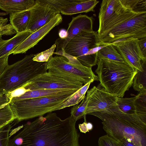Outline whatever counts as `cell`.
Masks as SVG:
<instances>
[{
	"label": "cell",
	"instance_id": "cell-14",
	"mask_svg": "<svg viewBox=\"0 0 146 146\" xmlns=\"http://www.w3.org/2000/svg\"><path fill=\"white\" fill-rule=\"evenodd\" d=\"M62 17L60 13L56 15L46 25L33 33L25 40L9 53L13 55L25 53L33 47L55 26L61 23Z\"/></svg>",
	"mask_w": 146,
	"mask_h": 146
},
{
	"label": "cell",
	"instance_id": "cell-39",
	"mask_svg": "<svg viewBox=\"0 0 146 146\" xmlns=\"http://www.w3.org/2000/svg\"><path fill=\"white\" fill-rule=\"evenodd\" d=\"M87 127L88 131H90L92 129L93 126L92 123L90 122H88L87 123Z\"/></svg>",
	"mask_w": 146,
	"mask_h": 146
},
{
	"label": "cell",
	"instance_id": "cell-25",
	"mask_svg": "<svg viewBox=\"0 0 146 146\" xmlns=\"http://www.w3.org/2000/svg\"><path fill=\"white\" fill-rule=\"evenodd\" d=\"M137 98L136 95L131 98H118L117 104L120 110L125 113L133 114L135 113V102Z\"/></svg>",
	"mask_w": 146,
	"mask_h": 146
},
{
	"label": "cell",
	"instance_id": "cell-4",
	"mask_svg": "<svg viewBox=\"0 0 146 146\" xmlns=\"http://www.w3.org/2000/svg\"><path fill=\"white\" fill-rule=\"evenodd\" d=\"M35 54L26 55L22 59L6 66L0 75V94L6 96L23 87L37 76L47 72V62L34 61Z\"/></svg>",
	"mask_w": 146,
	"mask_h": 146
},
{
	"label": "cell",
	"instance_id": "cell-29",
	"mask_svg": "<svg viewBox=\"0 0 146 146\" xmlns=\"http://www.w3.org/2000/svg\"><path fill=\"white\" fill-rule=\"evenodd\" d=\"M11 123L0 129V146H7L9 139L15 134Z\"/></svg>",
	"mask_w": 146,
	"mask_h": 146
},
{
	"label": "cell",
	"instance_id": "cell-28",
	"mask_svg": "<svg viewBox=\"0 0 146 146\" xmlns=\"http://www.w3.org/2000/svg\"><path fill=\"white\" fill-rule=\"evenodd\" d=\"M87 103V101L86 96L80 104L73 106L71 109L70 116L76 121L86 116L85 111Z\"/></svg>",
	"mask_w": 146,
	"mask_h": 146
},
{
	"label": "cell",
	"instance_id": "cell-7",
	"mask_svg": "<svg viewBox=\"0 0 146 146\" xmlns=\"http://www.w3.org/2000/svg\"><path fill=\"white\" fill-rule=\"evenodd\" d=\"M100 45L97 31H82L73 37L63 49L66 54L75 57L83 65L90 68L97 64V53L86 56L91 49Z\"/></svg>",
	"mask_w": 146,
	"mask_h": 146
},
{
	"label": "cell",
	"instance_id": "cell-13",
	"mask_svg": "<svg viewBox=\"0 0 146 146\" xmlns=\"http://www.w3.org/2000/svg\"><path fill=\"white\" fill-rule=\"evenodd\" d=\"M30 17L27 30L33 33L43 27L58 13L42 0H36L30 9Z\"/></svg>",
	"mask_w": 146,
	"mask_h": 146
},
{
	"label": "cell",
	"instance_id": "cell-38",
	"mask_svg": "<svg viewBox=\"0 0 146 146\" xmlns=\"http://www.w3.org/2000/svg\"><path fill=\"white\" fill-rule=\"evenodd\" d=\"M58 35L60 38L64 39L68 36V33L66 30L64 29H60L58 32Z\"/></svg>",
	"mask_w": 146,
	"mask_h": 146
},
{
	"label": "cell",
	"instance_id": "cell-10",
	"mask_svg": "<svg viewBox=\"0 0 146 146\" xmlns=\"http://www.w3.org/2000/svg\"><path fill=\"white\" fill-rule=\"evenodd\" d=\"M46 68L56 69L74 75L79 78L84 85L98 80V76L94 74L92 68L85 66L80 62L71 63L62 56L52 57L46 63Z\"/></svg>",
	"mask_w": 146,
	"mask_h": 146
},
{
	"label": "cell",
	"instance_id": "cell-5",
	"mask_svg": "<svg viewBox=\"0 0 146 146\" xmlns=\"http://www.w3.org/2000/svg\"><path fill=\"white\" fill-rule=\"evenodd\" d=\"M74 93L11 100L9 104L19 122L61 110L62 104Z\"/></svg>",
	"mask_w": 146,
	"mask_h": 146
},
{
	"label": "cell",
	"instance_id": "cell-32",
	"mask_svg": "<svg viewBox=\"0 0 146 146\" xmlns=\"http://www.w3.org/2000/svg\"><path fill=\"white\" fill-rule=\"evenodd\" d=\"M98 143V146H121L117 141L107 135L100 137Z\"/></svg>",
	"mask_w": 146,
	"mask_h": 146
},
{
	"label": "cell",
	"instance_id": "cell-8",
	"mask_svg": "<svg viewBox=\"0 0 146 146\" xmlns=\"http://www.w3.org/2000/svg\"><path fill=\"white\" fill-rule=\"evenodd\" d=\"M146 37V13L130 19L119 25L98 40L100 43H111L120 39Z\"/></svg>",
	"mask_w": 146,
	"mask_h": 146
},
{
	"label": "cell",
	"instance_id": "cell-15",
	"mask_svg": "<svg viewBox=\"0 0 146 146\" xmlns=\"http://www.w3.org/2000/svg\"><path fill=\"white\" fill-rule=\"evenodd\" d=\"M93 18L86 15L80 14L73 17L71 21L68 24L67 31V38L64 39L58 38L56 40V52L63 49L67 43L73 37L80 32L84 31H93Z\"/></svg>",
	"mask_w": 146,
	"mask_h": 146
},
{
	"label": "cell",
	"instance_id": "cell-1",
	"mask_svg": "<svg viewBox=\"0 0 146 146\" xmlns=\"http://www.w3.org/2000/svg\"><path fill=\"white\" fill-rule=\"evenodd\" d=\"M76 122L71 116L62 120L48 113L23 125L7 146H80Z\"/></svg>",
	"mask_w": 146,
	"mask_h": 146
},
{
	"label": "cell",
	"instance_id": "cell-22",
	"mask_svg": "<svg viewBox=\"0 0 146 146\" xmlns=\"http://www.w3.org/2000/svg\"><path fill=\"white\" fill-rule=\"evenodd\" d=\"M91 83L90 82L84 85L71 96L62 104L61 109L78 104L86 97L85 94Z\"/></svg>",
	"mask_w": 146,
	"mask_h": 146
},
{
	"label": "cell",
	"instance_id": "cell-3",
	"mask_svg": "<svg viewBox=\"0 0 146 146\" xmlns=\"http://www.w3.org/2000/svg\"><path fill=\"white\" fill-rule=\"evenodd\" d=\"M95 72L100 85L108 92L123 98L132 86L137 70L125 62H115L106 58H98Z\"/></svg>",
	"mask_w": 146,
	"mask_h": 146
},
{
	"label": "cell",
	"instance_id": "cell-36",
	"mask_svg": "<svg viewBox=\"0 0 146 146\" xmlns=\"http://www.w3.org/2000/svg\"><path fill=\"white\" fill-rule=\"evenodd\" d=\"M84 122L83 123L78 125V128L80 131L85 133L89 131L87 127V122L86 119V116L84 117Z\"/></svg>",
	"mask_w": 146,
	"mask_h": 146
},
{
	"label": "cell",
	"instance_id": "cell-31",
	"mask_svg": "<svg viewBox=\"0 0 146 146\" xmlns=\"http://www.w3.org/2000/svg\"><path fill=\"white\" fill-rule=\"evenodd\" d=\"M7 18L0 21V35H11L17 33V32L10 23L7 24Z\"/></svg>",
	"mask_w": 146,
	"mask_h": 146
},
{
	"label": "cell",
	"instance_id": "cell-11",
	"mask_svg": "<svg viewBox=\"0 0 146 146\" xmlns=\"http://www.w3.org/2000/svg\"><path fill=\"white\" fill-rule=\"evenodd\" d=\"M138 40V38L131 37L121 42L111 43L126 63L135 69L142 71V64L146 62V57L139 48Z\"/></svg>",
	"mask_w": 146,
	"mask_h": 146
},
{
	"label": "cell",
	"instance_id": "cell-34",
	"mask_svg": "<svg viewBox=\"0 0 146 146\" xmlns=\"http://www.w3.org/2000/svg\"><path fill=\"white\" fill-rule=\"evenodd\" d=\"M138 43L142 53L146 57V37L139 39Z\"/></svg>",
	"mask_w": 146,
	"mask_h": 146
},
{
	"label": "cell",
	"instance_id": "cell-30",
	"mask_svg": "<svg viewBox=\"0 0 146 146\" xmlns=\"http://www.w3.org/2000/svg\"><path fill=\"white\" fill-rule=\"evenodd\" d=\"M56 47V45L55 43L49 49L36 54L33 60L39 62H47L52 57Z\"/></svg>",
	"mask_w": 146,
	"mask_h": 146
},
{
	"label": "cell",
	"instance_id": "cell-26",
	"mask_svg": "<svg viewBox=\"0 0 146 146\" xmlns=\"http://www.w3.org/2000/svg\"><path fill=\"white\" fill-rule=\"evenodd\" d=\"M15 119L9 103L0 106V129L12 122Z\"/></svg>",
	"mask_w": 146,
	"mask_h": 146
},
{
	"label": "cell",
	"instance_id": "cell-16",
	"mask_svg": "<svg viewBox=\"0 0 146 146\" xmlns=\"http://www.w3.org/2000/svg\"><path fill=\"white\" fill-rule=\"evenodd\" d=\"M35 3L34 0H0V9L10 14L30 9Z\"/></svg>",
	"mask_w": 146,
	"mask_h": 146
},
{
	"label": "cell",
	"instance_id": "cell-9",
	"mask_svg": "<svg viewBox=\"0 0 146 146\" xmlns=\"http://www.w3.org/2000/svg\"><path fill=\"white\" fill-rule=\"evenodd\" d=\"M141 8V0H103L99 13L97 32L127 11Z\"/></svg>",
	"mask_w": 146,
	"mask_h": 146
},
{
	"label": "cell",
	"instance_id": "cell-40",
	"mask_svg": "<svg viewBox=\"0 0 146 146\" xmlns=\"http://www.w3.org/2000/svg\"><path fill=\"white\" fill-rule=\"evenodd\" d=\"M4 18L1 17H0V21H2L4 19Z\"/></svg>",
	"mask_w": 146,
	"mask_h": 146
},
{
	"label": "cell",
	"instance_id": "cell-27",
	"mask_svg": "<svg viewBox=\"0 0 146 146\" xmlns=\"http://www.w3.org/2000/svg\"><path fill=\"white\" fill-rule=\"evenodd\" d=\"M51 6L58 13L63 9L80 2L81 0H42Z\"/></svg>",
	"mask_w": 146,
	"mask_h": 146
},
{
	"label": "cell",
	"instance_id": "cell-6",
	"mask_svg": "<svg viewBox=\"0 0 146 146\" xmlns=\"http://www.w3.org/2000/svg\"><path fill=\"white\" fill-rule=\"evenodd\" d=\"M40 74L23 87L27 91L42 89L79 90L83 86L78 77L62 71L53 68Z\"/></svg>",
	"mask_w": 146,
	"mask_h": 146
},
{
	"label": "cell",
	"instance_id": "cell-2",
	"mask_svg": "<svg viewBox=\"0 0 146 146\" xmlns=\"http://www.w3.org/2000/svg\"><path fill=\"white\" fill-rule=\"evenodd\" d=\"M89 114L102 121L106 135L118 141L123 138L129 139L137 146H146V124L135 113H124L117 105L104 111Z\"/></svg>",
	"mask_w": 146,
	"mask_h": 146
},
{
	"label": "cell",
	"instance_id": "cell-33",
	"mask_svg": "<svg viewBox=\"0 0 146 146\" xmlns=\"http://www.w3.org/2000/svg\"><path fill=\"white\" fill-rule=\"evenodd\" d=\"M9 55H4L0 58V75L6 66L8 65V59Z\"/></svg>",
	"mask_w": 146,
	"mask_h": 146
},
{
	"label": "cell",
	"instance_id": "cell-41",
	"mask_svg": "<svg viewBox=\"0 0 146 146\" xmlns=\"http://www.w3.org/2000/svg\"><path fill=\"white\" fill-rule=\"evenodd\" d=\"M2 36L0 35V41H1V40L2 39Z\"/></svg>",
	"mask_w": 146,
	"mask_h": 146
},
{
	"label": "cell",
	"instance_id": "cell-19",
	"mask_svg": "<svg viewBox=\"0 0 146 146\" xmlns=\"http://www.w3.org/2000/svg\"><path fill=\"white\" fill-rule=\"evenodd\" d=\"M99 2L96 0H81L77 3L63 9L60 13L63 15H71L82 13L95 12L94 8Z\"/></svg>",
	"mask_w": 146,
	"mask_h": 146
},
{
	"label": "cell",
	"instance_id": "cell-21",
	"mask_svg": "<svg viewBox=\"0 0 146 146\" xmlns=\"http://www.w3.org/2000/svg\"><path fill=\"white\" fill-rule=\"evenodd\" d=\"M108 44L98 52V58H106L115 62H125L114 46L111 43Z\"/></svg>",
	"mask_w": 146,
	"mask_h": 146
},
{
	"label": "cell",
	"instance_id": "cell-37",
	"mask_svg": "<svg viewBox=\"0 0 146 146\" xmlns=\"http://www.w3.org/2000/svg\"><path fill=\"white\" fill-rule=\"evenodd\" d=\"M9 102V101L6 95L0 94V106Z\"/></svg>",
	"mask_w": 146,
	"mask_h": 146
},
{
	"label": "cell",
	"instance_id": "cell-23",
	"mask_svg": "<svg viewBox=\"0 0 146 146\" xmlns=\"http://www.w3.org/2000/svg\"><path fill=\"white\" fill-rule=\"evenodd\" d=\"M143 70H137L134 77L132 86L133 89L140 92H146V62L142 64Z\"/></svg>",
	"mask_w": 146,
	"mask_h": 146
},
{
	"label": "cell",
	"instance_id": "cell-20",
	"mask_svg": "<svg viewBox=\"0 0 146 146\" xmlns=\"http://www.w3.org/2000/svg\"><path fill=\"white\" fill-rule=\"evenodd\" d=\"M30 9L10 14V24L17 33L27 30L30 17Z\"/></svg>",
	"mask_w": 146,
	"mask_h": 146
},
{
	"label": "cell",
	"instance_id": "cell-17",
	"mask_svg": "<svg viewBox=\"0 0 146 146\" xmlns=\"http://www.w3.org/2000/svg\"><path fill=\"white\" fill-rule=\"evenodd\" d=\"M33 33L30 30H27L17 33L14 37L9 39H2L0 41V58L6 54L9 55V52L15 48Z\"/></svg>",
	"mask_w": 146,
	"mask_h": 146
},
{
	"label": "cell",
	"instance_id": "cell-18",
	"mask_svg": "<svg viewBox=\"0 0 146 146\" xmlns=\"http://www.w3.org/2000/svg\"><path fill=\"white\" fill-rule=\"evenodd\" d=\"M78 90L60 89H42L29 91L20 96L13 98L11 101L74 93Z\"/></svg>",
	"mask_w": 146,
	"mask_h": 146
},
{
	"label": "cell",
	"instance_id": "cell-35",
	"mask_svg": "<svg viewBox=\"0 0 146 146\" xmlns=\"http://www.w3.org/2000/svg\"><path fill=\"white\" fill-rule=\"evenodd\" d=\"M121 146H137L130 139L123 138L117 141Z\"/></svg>",
	"mask_w": 146,
	"mask_h": 146
},
{
	"label": "cell",
	"instance_id": "cell-24",
	"mask_svg": "<svg viewBox=\"0 0 146 146\" xmlns=\"http://www.w3.org/2000/svg\"><path fill=\"white\" fill-rule=\"evenodd\" d=\"M136 96L137 98L135 102V113L146 124V92L139 93Z\"/></svg>",
	"mask_w": 146,
	"mask_h": 146
},
{
	"label": "cell",
	"instance_id": "cell-12",
	"mask_svg": "<svg viewBox=\"0 0 146 146\" xmlns=\"http://www.w3.org/2000/svg\"><path fill=\"white\" fill-rule=\"evenodd\" d=\"M86 97L87 103L86 115L108 110L117 105V96L108 92L103 88H100L94 86L87 91Z\"/></svg>",
	"mask_w": 146,
	"mask_h": 146
}]
</instances>
